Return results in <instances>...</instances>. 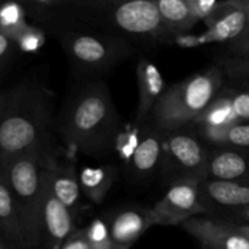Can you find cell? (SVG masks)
<instances>
[{
    "mask_svg": "<svg viewBox=\"0 0 249 249\" xmlns=\"http://www.w3.org/2000/svg\"><path fill=\"white\" fill-rule=\"evenodd\" d=\"M60 134L66 145L89 157L117 150L121 119L104 80L80 82L73 89L61 116Z\"/></svg>",
    "mask_w": 249,
    "mask_h": 249,
    "instance_id": "cell-1",
    "label": "cell"
},
{
    "mask_svg": "<svg viewBox=\"0 0 249 249\" xmlns=\"http://www.w3.org/2000/svg\"><path fill=\"white\" fill-rule=\"evenodd\" d=\"M53 124V99L46 88L21 83L0 95V167L48 147Z\"/></svg>",
    "mask_w": 249,
    "mask_h": 249,
    "instance_id": "cell-2",
    "label": "cell"
},
{
    "mask_svg": "<svg viewBox=\"0 0 249 249\" xmlns=\"http://www.w3.org/2000/svg\"><path fill=\"white\" fill-rule=\"evenodd\" d=\"M58 0L53 12L41 22L60 43L73 74L80 82L100 80L102 75L133 55L134 44L61 16Z\"/></svg>",
    "mask_w": 249,
    "mask_h": 249,
    "instance_id": "cell-3",
    "label": "cell"
},
{
    "mask_svg": "<svg viewBox=\"0 0 249 249\" xmlns=\"http://www.w3.org/2000/svg\"><path fill=\"white\" fill-rule=\"evenodd\" d=\"M57 11L66 18L129 41L170 43L172 39L155 0H58Z\"/></svg>",
    "mask_w": 249,
    "mask_h": 249,
    "instance_id": "cell-4",
    "label": "cell"
},
{
    "mask_svg": "<svg viewBox=\"0 0 249 249\" xmlns=\"http://www.w3.org/2000/svg\"><path fill=\"white\" fill-rule=\"evenodd\" d=\"M226 78L218 65L167 88L147 123L162 131H177L191 125L225 87Z\"/></svg>",
    "mask_w": 249,
    "mask_h": 249,
    "instance_id": "cell-5",
    "label": "cell"
},
{
    "mask_svg": "<svg viewBox=\"0 0 249 249\" xmlns=\"http://www.w3.org/2000/svg\"><path fill=\"white\" fill-rule=\"evenodd\" d=\"M49 155L48 147L41 148L0 167V175L12 195L28 249L38 248L40 243L43 169Z\"/></svg>",
    "mask_w": 249,
    "mask_h": 249,
    "instance_id": "cell-6",
    "label": "cell"
},
{
    "mask_svg": "<svg viewBox=\"0 0 249 249\" xmlns=\"http://www.w3.org/2000/svg\"><path fill=\"white\" fill-rule=\"evenodd\" d=\"M158 173L165 186L180 180H206L211 148L191 128L163 131Z\"/></svg>",
    "mask_w": 249,
    "mask_h": 249,
    "instance_id": "cell-7",
    "label": "cell"
},
{
    "mask_svg": "<svg viewBox=\"0 0 249 249\" xmlns=\"http://www.w3.org/2000/svg\"><path fill=\"white\" fill-rule=\"evenodd\" d=\"M201 181L187 179L168 185L162 198L151 208L156 225H182L189 219L206 215L198 197Z\"/></svg>",
    "mask_w": 249,
    "mask_h": 249,
    "instance_id": "cell-8",
    "label": "cell"
},
{
    "mask_svg": "<svg viewBox=\"0 0 249 249\" xmlns=\"http://www.w3.org/2000/svg\"><path fill=\"white\" fill-rule=\"evenodd\" d=\"M51 155H49L50 157ZM43 169V201H41L40 243L44 249H60L66 240L74 232V218L56 198L50 184L48 160Z\"/></svg>",
    "mask_w": 249,
    "mask_h": 249,
    "instance_id": "cell-9",
    "label": "cell"
},
{
    "mask_svg": "<svg viewBox=\"0 0 249 249\" xmlns=\"http://www.w3.org/2000/svg\"><path fill=\"white\" fill-rule=\"evenodd\" d=\"M198 197L207 216L225 220L249 207V182L206 179L199 184Z\"/></svg>",
    "mask_w": 249,
    "mask_h": 249,
    "instance_id": "cell-10",
    "label": "cell"
},
{
    "mask_svg": "<svg viewBox=\"0 0 249 249\" xmlns=\"http://www.w3.org/2000/svg\"><path fill=\"white\" fill-rule=\"evenodd\" d=\"M182 229L209 249H249V238L235 224L212 216H195L182 224Z\"/></svg>",
    "mask_w": 249,
    "mask_h": 249,
    "instance_id": "cell-11",
    "label": "cell"
},
{
    "mask_svg": "<svg viewBox=\"0 0 249 249\" xmlns=\"http://www.w3.org/2000/svg\"><path fill=\"white\" fill-rule=\"evenodd\" d=\"M207 31L199 34L201 43H230L249 26V14L233 6L230 0L221 1L219 9L204 21Z\"/></svg>",
    "mask_w": 249,
    "mask_h": 249,
    "instance_id": "cell-12",
    "label": "cell"
},
{
    "mask_svg": "<svg viewBox=\"0 0 249 249\" xmlns=\"http://www.w3.org/2000/svg\"><path fill=\"white\" fill-rule=\"evenodd\" d=\"M163 134L162 130L150 123L140 126L138 145L129 158L130 172L138 179H147L160 169Z\"/></svg>",
    "mask_w": 249,
    "mask_h": 249,
    "instance_id": "cell-13",
    "label": "cell"
},
{
    "mask_svg": "<svg viewBox=\"0 0 249 249\" xmlns=\"http://www.w3.org/2000/svg\"><path fill=\"white\" fill-rule=\"evenodd\" d=\"M49 177L51 189L56 198L70 211L74 220L79 215L82 190L79 184V174L73 162L57 163L53 155L48 160Z\"/></svg>",
    "mask_w": 249,
    "mask_h": 249,
    "instance_id": "cell-14",
    "label": "cell"
},
{
    "mask_svg": "<svg viewBox=\"0 0 249 249\" xmlns=\"http://www.w3.org/2000/svg\"><path fill=\"white\" fill-rule=\"evenodd\" d=\"M136 77L139 84V102L135 113V126L147 123L153 107L167 90L162 73L157 66L141 58L136 66Z\"/></svg>",
    "mask_w": 249,
    "mask_h": 249,
    "instance_id": "cell-15",
    "label": "cell"
},
{
    "mask_svg": "<svg viewBox=\"0 0 249 249\" xmlns=\"http://www.w3.org/2000/svg\"><path fill=\"white\" fill-rule=\"evenodd\" d=\"M155 224L152 209L126 208L108 223L109 235L117 247H131Z\"/></svg>",
    "mask_w": 249,
    "mask_h": 249,
    "instance_id": "cell-16",
    "label": "cell"
},
{
    "mask_svg": "<svg viewBox=\"0 0 249 249\" xmlns=\"http://www.w3.org/2000/svg\"><path fill=\"white\" fill-rule=\"evenodd\" d=\"M207 179L249 182V150L211 148Z\"/></svg>",
    "mask_w": 249,
    "mask_h": 249,
    "instance_id": "cell-17",
    "label": "cell"
},
{
    "mask_svg": "<svg viewBox=\"0 0 249 249\" xmlns=\"http://www.w3.org/2000/svg\"><path fill=\"white\" fill-rule=\"evenodd\" d=\"M0 236L11 249H28L14 198L0 175Z\"/></svg>",
    "mask_w": 249,
    "mask_h": 249,
    "instance_id": "cell-18",
    "label": "cell"
},
{
    "mask_svg": "<svg viewBox=\"0 0 249 249\" xmlns=\"http://www.w3.org/2000/svg\"><path fill=\"white\" fill-rule=\"evenodd\" d=\"M118 170L114 165L85 167L79 173L82 194L95 204H101L117 180Z\"/></svg>",
    "mask_w": 249,
    "mask_h": 249,
    "instance_id": "cell-19",
    "label": "cell"
},
{
    "mask_svg": "<svg viewBox=\"0 0 249 249\" xmlns=\"http://www.w3.org/2000/svg\"><path fill=\"white\" fill-rule=\"evenodd\" d=\"M158 12L172 36L187 34L197 24L187 0H155Z\"/></svg>",
    "mask_w": 249,
    "mask_h": 249,
    "instance_id": "cell-20",
    "label": "cell"
},
{
    "mask_svg": "<svg viewBox=\"0 0 249 249\" xmlns=\"http://www.w3.org/2000/svg\"><path fill=\"white\" fill-rule=\"evenodd\" d=\"M238 123H241V122L236 118L232 108H231L230 97H229L228 88H226L225 84V87L216 95L214 101L209 105L208 108L191 125L211 126V128H230V126Z\"/></svg>",
    "mask_w": 249,
    "mask_h": 249,
    "instance_id": "cell-21",
    "label": "cell"
},
{
    "mask_svg": "<svg viewBox=\"0 0 249 249\" xmlns=\"http://www.w3.org/2000/svg\"><path fill=\"white\" fill-rule=\"evenodd\" d=\"M215 65L221 68L229 85L249 91V57L225 53L216 57Z\"/></svg>",
    "mask_w": 249,
    "mask_h": 249,
    "instance_id": "cell-22",
    "label": "cell"
},
{
    "mask_svg": "<svg viewBox=\"0 0 249 249\" xmlns=\"http://www.w3.org/2000/svg\"><path fill=\"white\" fill-rule=\"evenodd\" d=\"M26 11L18 2H1L0 5V33L15 41L26 31Z\"/></svg>",
    "mask_w": 249,
    "mask_h": 249,
    "instance_id": "cell-23",
    "label": "cell"
},
{
    "mask_svg": "<svg viewBox=\"0 0 249 249\" xmlns=\"http://www.w3.org/2000/svg\"><path fill=\"white\" fill-rule=\"evenodd\" d=\"M87 238L91 249H116L117 246L109 235L108 224L100 219H95L85 229Z\"/></svg>",
    "mask_w": 249,
    "mask_h": 249,
    "instance_id": "cell-24",
    "label": "cell"
},
{
    "mask_svg": "<svg viewBox=\"0 0 249 249\" xmlns=\"http://www.w3.org/2000/svg\"><path fill=\"white\" fill-rule=\"evenodd\" d=\"M219 148L249 150V123H238L225 131L223 145Z\"/></svg>",
    "mask_w": 249,
    "mask_h": 249,
    "instance_id": "cell-25",
    "label": "cell"
},
{
    "mask_svg": "<svg viewBox=\"0 0 249 249\" xmlns=\"http://www.w3.org/2000/svg\"><path fill=\"white\" fill-rule=\"evenodd\" d=\"M231 108L241 123H249V91L226 84Z\"/></svg>",
    "mask_w": 249,
    "mask_h": 249,
    "instance_id": "cell-26",
    "label": "cell"
},
{
    "mask_svg": "<svg viewBox=\"0 0 249 249\" xmlns=\"http://www.w3.org/2000/svg\"><path fill=\"white\" fill-rule=\"evenodd\" d=\"M43 43L44 36L41 31L39 28H36V27L32 26H29L28 28L18 36V39L15 41L16 46H18L21 50L27 51V53L38 50Z\"/></svg>",
    "mask_w": 249,
    "mask_h": 249,
    "instance_id": "cell-27",
    "label": "cell"
},
{
    "mask_svg": "<svg viewBox=\"0 0 249 249\" xmlns=\"http://www.w3.org/2000/svg\"><path fill=\"white\" fill-rule=\"evenodd\" d=\"M191 14L196 22L206 21L208 17H211L219 6L221 5V1H215V0H187Z\"/></svg>",
    "mask_w": 249,
    "mask_h": 249,
    "instance_id": "cell-28",
    "label": "cell"
},
{
    "mask_svg": "<svg viewBox=\"0 0 249 249\" xmlns=\"http://www.w3.org/2000/svg\"><path fill=\"white\" fill-rule=\"evenodd\" d=\"M226 51L229 55L249 57V26L241 36L226 44Z\"/></svg>",
    "mask_w": 249,
    "mask_h": 249,
    "instance_id": "cell-29",
    "label": "cell"
},
{
    "mask_svg": "<svg viewBox=\"0 0 249 249\" xmlns=\"http://www.w3.org/2000/svg\"><path fill=\"white\" fill-rule=\"evenodd\" d=\"M60 249H91L87 238L85 229L75 230L67 240L63 242Z\"/></svg>",
    "mask_w": 249,
    "mask_h": 249,
    "instance_id": "cell-30",
    "label": "cell"
},
{
    "mask_svg": "<svg viewBox=\"0 0 249 249\" xmlns=\"http://www.w3.org/2000/svg\"><path fill=\"white\" fill-rule=\"evenodd\" d=\"M15 48H16V44L14 43V40H11L5 34L0 33V68L9 60Z\"/></svg>",
    "mask_w": 249,
    "mask_h": 249,
    "instance_id": "cell-31",
    "label": "cell"
},
{
    "mask_svg": "<svg viewBox=\"0 0 249 249\" xmlns=\"http://www.w3.org/2000/svg\"><path fill=\"white\" fill-rule=\"evenodd\" d=\"M225 220L233 224H238V225H249V207L242 209V211L236 212Z\"/></svg>",
    "mask_w": 249,
    "mask_h": 249,
    "instance_id": "cell-32",
    "label": "cell"
},
{
    "mask_svg": "<svg viewBox=\"0 0 249 249\" xmlns=\"http://www.w3.org/2000/svg\"><path fill=\"white\" fill-rule=\"evenodd\" d=\"M235 225L237 226V229L243 233V235H246L249 238V225H238V224H235Z\"/></svg>",
    "mask_w": 249,
    "mask_h": 249,
    "instance_id": "cell-33",
    "label": "cell"
},
{
    "mask_svg": "<svg viewBox=\"0 0 249 249\" xmlns=\"http://www.w3.org/2000/svg\"><path fill=\"white\" fill-rule=\"evenodd\" d=\"M0 249H11L10 248V246L5 242L4 238H2L1 236H0Z\"/></svg>",
    "mask_w": 249,
    "mask_h": 249,
    "instance_id": "cell-34",
    "label": "cell"
},
{
    "mask_svg": "<svg viewBox=\"0 0 249 249\" xmlns=\"http://www.w3.org/2000/svg\"><path fill=\"white\" fill-rule=\"evenodd\" d=\"M116 249H130V247H117Z\"/></svg>",
    "mask_w": 249,
    "mask_h": 249,
    "instance_id": "cell-35",
    "label": "cell"
},
{
    "mask_svg": "<svg viewBox=\"0 0 249 249\" xmlns=\"http://www.w3.org/2000/svg\"><path fill=\"white\" fill-rule=\"evenodd\" d=\"M202 249H209V248H207V247H202Z\"/></svg>",
    "mask_w": 249,
    "mask_h": 249,
    "instance_id": "cell-36",
    "label": "cell"
},
{
    "mask_svg": "<svg viewBox=\"0 0 249 249\" xmlns=\"http://www.w3.org/2000/svg\"><path fill=\"white\" fill-rule=\"evenodd\" d=\"M0 5H1V2H0Z\"/></svg>",
    "mask_w": 249,
    "mask_h": 249,
    "instance_id": "cell-37",
    "label": "cell"
}]
</instances>
